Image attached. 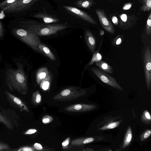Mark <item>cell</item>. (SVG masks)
Here are the masks:
<instances>
[{"mask_svg": "<svg viewBox=\"0 0 151 151\" xmlns=\"http://www.w3.org/2000/svg\"><path fill=\"white\" fill-rule=\"evenodd\" d=\"M6 83L10 90H15L22 95L27 94L28 91L27 76L23 69V65L17 63L16 69H7L5 73Z\"/></svg>", "mask_w": 151, "mask_h": 151, "instance_id": "6da1fadb", "label": "cell"}, {"mask_svg": "<svg viewBox=\"0 0 151 151\" xmlns=\"http://www.w3.org/2000/svg\"><path fill=\"white\" fill-rule=\"evenodd\" d=\"M19 25L22 28L29 30L39 36L55 34L69 27L65 24L39 23L33 21H22L19 22Z\"/></svg>", "mask_w": 151, "mask_h": 151, "instance_id": "7a4b0ae2", "label": "cell"}, {"mask_svg": "<svg viewBox=\"0 0 151 151\" xmlns=\"http://www.w3.org/2000/svg\"><path fill=\"white\" fill-rule=\"evenodd\" d=\"M13 35L33 49L40 52L38 46L41 43L39 37L34 33L23 28H14Z\"/></svg>", "mask_w": 151, "mask_h": 151, "instance_id": "3957f363", "label": "cell"}, {"mask_svg": "<svg viewBox=\"0 0 151 151\" xmlns=\"http://www.w3.org/2000/svg\"><path fill=\"white\" fill-rule=\"evenodd\" d=\"M86 93L85 89L72 86L66 88L53 97V100L60 101H68L78 98Z\"/></svg>", "mask_w": 151, "mask_h": 151, "instance_id": "277c9868", "label": "cell"}, {"mask_svg": "<svg viewBox=\"0 0 151 151\" xmlns=\"http://www.w3.org/2000/svg\"><path fill=\"white\" fill-rule=\"evenodd\" d=\"M39 0H20L2 9V10L8 13H18L29 9Z\"/></svg>", "mask_w": 151, "mask_h": 151, "instance_id": "5b68a950", "label": "cell"}, {"mask_svg": "<svg viewBox=\"0 0 151 151\" xmlns=\"http://www.w3.org/2000/svg\"><path fill=\"white\" fill-rule=\"evenodd\" d=\"M91 69L97 77L104 83L114 88L122 91L123 90L116 79L105 72L95 67L91 68Z\"/></svg>", "mask_w": 151, "mask_h": 151, "instance_id": "8992f818", "label": "cell"}, {"mask_svg": "<svg viewBox=\"0 0 151 151\" xmlns=\"http://www.w3.org/2000/svg\"><path fill=\"white\" fill-rule=\"evenodd\" d=\"M144 68L146 83L148 90L151 83V51L150 47L147 46L144 55Z\"/></svg>", "mask_w": 151, "mask_h": 151, "instance_id": "52a82bcc", "label": "cell"}, {"mask_svg": "<svg viewBox=\"0 0 151 151\" xmlns=\"http://www.w3.org/2000/svg\"><path fill=\"white\" fill-rule=\"evenodd\" d=\"M119 27L123 30L129 29L137 23L138 18L135 14L123 13L119 15Z\"/></svg>", "mask_w": 151, "mask_h": 151, "instance_id": "ba28073f", "label": "cell"}, {"mask_svg": "<svg viewBox=\"0 0 151 151\" xmlns=\"http://www.w3.org/2000/svg\"><path fill=\"white\" fill-rule=\"evenodd\" d=\"M6 99L10 104L21 111L29 112L26 103L22 99L11 93L8 91H4Z\"/></svg>", "mask_w": 151, "mask_h": 151, "instance_id": "9c48e42d", "label": "cell"}, {"mask_svg": "<svg viewBox=\"0 0 151 151\" xmlns=\"http://www.w3.org/2000/svg\"><path fill=\"white\" fill-rule=\"evenodd\" d=\"M95 11L99 22L103 28L110 34H114L115 33L114 27L108 20L104 10L98 8L96 9Z\"/></svg>", "mask_w": 151, "mask_h": 151, "instance_id": "30bf717a", "label": "cell"}, {"mask_svg": "<svg viewBox=\"0 0 151 151\" xmlns=\"http://www.w3.org/2000/svg\"><path fill=\"white\" fill-rule=\"evenodd\" d=\"M1 111H0V122L4 124L8 129L12 130L14 128V125L17 126V125L16 120L12 116V113L7 112V110L3 108L1 109Z\"/></svg>", "mask_w": 151, "mask_h": 151, "instance_id": "8fae6325", "label": "cell"}, {"mask_svg": "<svg viewBox=\"0 0 151 151\" xmlns=\"http://www.w3.org/2000/svg\"><path fill=\"white\" fill-rule=\"evenodd\" d=\"M63 7L86 21L93 24H97V22L89 14L84 11L73 6H64Z\"/></svg>", "mask_w": 151, "mask_h": 151, "instance_id": "7c38bea8", "label": "cell"}, {"mask_svg": "<svg viewBox=\"0 0 151 151\" xmlns=\"http://www.w3.org/2000/svg\"><path fill=\"white\" fill-rule=\"evenodd\" d=\"M95 106L85 104H77L71 105L66 107L65 110L71 112H82L89 111L93 109Z\"/></svg>", "mask_w": 151, "mask_h": 151, "instance_id": "4fadbf2b", "label": "cell"}, {"mask_svg": "<svg viewBox=\"0 0 151 151\" xmlns=\"http://www.w3.org/2000/svg\"><path fill=\"white\" fill-rule=\"evenodd\" d=\"M85 37L87 45L90 50L92 52H94L96 44V37L89 30L85 31Z\"/></svg>", "mask_w": 151, "mask_h": 151, "instance_id": "5bb4252c", "label": "cell"}, {"mask_svg": "<svg viewBox=\"0 0 151 151\" xmlns=\"http://www.w3.org/2000/svg\"><path fill=\"white\" fill-rule=\"evenodd\" d=\"M33 17L36 18L42 19L45 23L50 24L56 23L60 21L58 19L49 14L44 12L37 13L35 14L33 16Z\"/></svg>", "mask_w": 151, "mask_h": 151, "instance_id": "9a60e30c", "label": "cell"}, {"mask_svg": "<svg viewBox=\"0 0 151 151\" xmlns=\"http://www.w3.org/2000/svg\"><path fill=\"white\" fill-rule=\"evenodd\" d=\"M50 74L47 67H43L40 68L37 71L36 74V81L38 85Z\"/></svg>", "mask_w": 151, "mask_h": 151, "instance_id": "2e32d148", "label": "cell"}, {"mask_svg": "<svg viewBox=\"0 0 151 151\" xmlns=\"http://www.w3.org/2000/svg\"><path fill=\"white\" fill-rule=\"evenodd\" d=\"M40 53H43L50 59L53 60H56V58L50 49L45 44L41 43L38 46Z\"/></svg>", "mask_w": 151, "mask_h": 151, "instance_id": "e0dca14e", "label": "cell"}, {"mask_svg": "<svg viewBox=\"0 0 151 151\" xmlns=\"http://www.w3.org/2000/svg\"><path fill=\"white\" fill-rule=\"evenodd\" d=\"M74 4L78 7L89 9L91 6L96 3L93 1L89 0H77L75 2Z\"/></svg>", "mask_w": 151, "mask_h": 151, "instance_id": "ac0fdd59", "label": "cell"}, {"mask_svg": "<svg viewBox=\"0 0 151 151\" xmlns=\"http://www.w3.org/2000/svg\"><path fill=\"white\" fill-rule=\"evenodd\" d=\"M96 65L103 71L110 74L113 72L112 67L107 63L102 60L95 62Z\"/></svg>", "mask_w": 151, "mask_h": 151, "instance_id": "d6986e66", "label": "cell"}, {"mask_svg": "<svg viewBox=\"0 0 151 151\" xmlns=\"http://www.w3.org/2000/svg\"><path fill=\"white\" fill-rule=\"evenodd\" d=\"M102 42V41L101 42L98 49L93 53L91 61L86 67L85 68H86L88 66L92 65L95 62L101 60L102 58V56L99 53V51L101 46Z\"/></svg>", "mask_w": 151, "mask_h": 151, "instance_id": "ffe728a7", "label": "cell"}, {"mask_svg": "<svg viewBox=\"0 0 151 151\" xmlns=\"http://www.w3.org/2000/svg\"><path fill=\"white\" fill-rule=\"evenodd\" d=\"M93 141L94 139L92 137L80 138L73 140L71 143L73 145L78 146L89 143Z\"/></svg>", "mask_w": 151, "mask_h": 151, "instance_id": "44dd1931", "label": "cell"}, {"mask_svg": "<svg viewBox=\"0 0 151 151\" xmlns=\"http://www.w3.org/2000/svg\"><path fill=\"white\" fill-rule=\"evenodd\" d=\"M42 101V97L38 90L34 92L32 95L31 103L34 106H37L40 104Z\"/></svg>", "mask_w": 151, "mask_h": 151, "instance_id": "7402d4cb", "label": "cell"}, {"mask_svg": "<svg viewBox=\"0 0 151 151\" xmlns=\"http://www.w3.org/2000/svg\"><path fill=\"white\" fill-rule=\"evenodd\" d=\"M141 4L139 10L142 12H149L151 9V0H138Z\"/></svg>", "mask_w": 151, "mask_h": 151, "instance_id": "603a6c76", "label": "cell"}, {"mask_svg": "<svg viewBox=\"0 0 151 151\" xmlns=\"http://www.w3.org/2000/svg\"><path fill=\"white\" fill-rule=\"evenodd\" d=\"M51 77L50 74L43 80L40 84V87L43 90H47L50 87L51 83Z\"/></svg>", "mask_w": 151, "mask_h": 151, "instance_id": "cb8c5ba5", "label": "cell"}, {"mask_svg": "<svg viewBox=\"0 0 151 151\" xmlns=\"http://www.w3.org/2000/svg\"><path fill=\"white\" fill-rule=\"evenodd\" d=\"M132 138V133L131 127H129L127 131L124 141V148L128 146Z\"/></svg>", "mask_w": 151, "mask_h": 151, "instance_id": "d4e9b609", "label": "cell"}, {"mask_svg": "<svg viewBox=\"0 0 151 151\" xmlns=\"http://www.w3.org/2000/svg\"><path fill=\"white\" fill-rule=\"evenodd\" d=\"M146 32L148 36L151 34V13L149 14L147 21L146 24Z\"/></svg>", "mask_w": 151, "mask_h": 151, "instance_id": "484cf974", "label": "cell"}, {"mask_svg": "<svg viewBox=\"0 0 151 151\" xmlns=\"http://www.w3.org/2000/svg\"><path fill=\"white\" fill-rule=\"evenodd\" d=\"M11 147L8 144L0 140V151H11Z\"/></svg>", "mask_w": 151, "mask_h": 151, "instance_id": "4316f807", "label": "cell"}, {"mask_svg": "<svg viewBox=\"0 0 151 151\" xmlns=\"http://www.w3.org/2000/svg\"><path fill=\"white\" fill-rule=\"evenodd\" d=\"M123 36L122 35H119L116 36L112 42L114 45L116 46L120 45L123 41Z\"/></svg>", "mask_w": 151, "mask_h": 151, "instance_id": "83f0119b", "label": "cell"}, {"mask_svg": "<svg viewBox=\"0 0 151 151\" xmlns=\"http://www.w3.org/2000/svg\"><path fill=\"white\" fill-rule=\"evenodd\" d=\"M35 150L34 148L29 146H23L16 149H12L13 151H33Z\"/></svg>", "mask_w": 151, "mask_h": 151, "instance_id": "f1b7e54d", "label": "cell"}, {"mask_svg": "<svg viewBox=\"0 0 151 151\" xmlns=\"http://www.w3.org/2000/svg\"><path fill=\"white\" fill-rule=\"evenodd\" d=\"M119 124V122H115L110 123L107 126L104 127L100 129V130H104L108 129H112L117 127Z\"/></svg>", "mask_w": 151, "mask_h": 151, "instance_id": "f546056e", "label": "cell"}, {"mask_svg": "<svg viewBox=\"0 0 151 151\" xmlns=\"http://www.w3.org/2000/svg\"><path fill=\"white\" fill-rule=\"evenodd\" d=\"M18 0H5L0 3V9H2Z\"/></svg>", "mask_w": 151, "mask_h": 151, "instance_id": "4dcf8cb0", "label": "cell"}, {"mask_svg": "<svg viewBox=\"0 0 151 151\" xmlns=\"http://www.w3.org/2000/svg\"><path fill=\"white\" fill-rule=\"evenodd\" d=\"M143 118L145 120H150L151 119L150 115L147 111H145L143 114Z\"/></svg>", "mask_w": 151, "mask_h": 151, "instance_id": "1f68e13d", "label": "cell"}, {"mask_svg": "<svg viewBox=\"0 0 151 151\" xmlns=\"http://www.w3.org/2000/svg\"><path fill=\"white\" fill-rule=\"evenodd\" d=\"M37 131L35 129H29L24 132L23 134L25 135L31 134L35 133Z\"/></svg>", "mask_w": 151, "mask_h": 151, "instance_id": "d6a6232c", "label": "cell"}, {"mask_svg": "<svg viewBox=\"0 0 151 151\" xmlns=\"http://www.w3.org/2000/svg\"><path fill=\"white\" fill-rule=\"evenodd\" d=\"M132 4V3H131L125 4L123 7V9L124 10H127L131 8Z\"/></svg>", "mask_w": 151, "mask_h": 151, "instance_id": "836d02e7", "label": "cell"}, {"mask_svg": "<svg viewBox=\"0 0 151 151\" xmlns=\"http://www.w3.org/2000/svg\"><path fill=\"white\" fill-rule=\"evenodd\" d=\"M112 22L115 25H117L119 24V20L116 16H113L111 18Z\"/></svg>", "mask_w": 151, "mask_h": 151, "instance_id": "e575fe53", "label": "cell"}, {"mask_svg": "<svg viewBox=\"0 0 151 151\" xmlns=\"http://www.w3.org/2000/svg\"><path fill=\"white\" fill-rule=\"evenodd\" d=\"M34 146L35 148L38 150H41L43 149L42 145L38 143H35L34 145Z\"/></svg>", "mask_w": 151, "mask_h": 151, "instance_id": "d590c367", "label": "cell"}, {"mask_svg": "<svg viewBox=\"0 0 151 151\" xmlns=\"http://www.w3.org/2000/svg\"><path fill=\"white\" fill-rule=\"evenodd\" d=\"M151 134V131L150 130H148L143 135V137L145 139H147L149 137Z\"/></svg>", "mask_w": 151, "mask_h": 151, "instance_id": "8d00e7d4", "label": "cell"}, {"mask_svg": "<svg viewBox=\"0 0 151 151\" xmlns=\"http://www.w3.org/2000/svg\"><path fill=\"white\" fill-rule=\"evenodd\" d=\"M4 29L2 23L0 21V38L3 35Z\"/></svg>", "mask_w": 151, "mask_h": 151, "instance_id": "74e56055", "label": "cell"}, {"mask_svg": "<svg viewBox=\"0 0 151 151\" xmlns=\"http://www.w3.org/2000/svg\"><path fill=\"white\" fill-rule=\"evenodd\" d=\"M69 138H68L64 141L62 143L63 146H65L68 145L69 143Z\"/></svg>", "mask_w": 151, "mask_h": 151, "instance_id": "f35d334b", "label": "cell"}, {"mask_svg": "<svg viewBox=\"0 0 151 151\" xmlns=\"http://www.w3.org/2000/svg\"><path fill=\"white\" fill-rule=\"evenodd\" d=\"M50 119H51L49 117H45L43 118L42 121L43 123H47L50 121Z\"/></svg>", "mask_w": 151, "mask_h": 151, "instance_id": "ab89813d", "label": "cell"}, {"mask_svg": "<svg viewBox=\"0 0 151 151\" xmlns=\"http://www.w3.org/2000/svg\"><path fill=\"white\" fill-rule=\"evenodd\" d=\"M104 33V31L103 30L101 29L100 30L99 34L100 35L102 36L103 35Z\"/></svg>", "mask_w": 151, "mask_h": 151, "instance_id": "60d3db41", "label": "cell"}, {"mask_svg": "<svg viewBox=\"0 0 151 151\" xmlns=\"http://www.w3.org/2000/svg\"><path fill=\"white\" fill-rule=\"evenodd\" d=\"M109 0V1H116V0Z\"/></svg>", "mask_w": 151, "mask_h": 151, "instance_id": "b9f144b4", "label": "cell"}, {"mask_svg": "<svg viewBox=\"0 0 151 151\" xmlns=\"http://www.w3.org/2000/svg\"><path fill=\"white\" fill-rule=\"evenodd\" d=\"M91 0V1H93L94 0Z\"/></svg>", "mask_w": 151, "mask_h": 151, "instance_id": "7bdbcfd3", "label": "cell"}, {"mask_svg": "<svg viewBox=\"0 0 151 151\" xmlns=\"http://www.w3.org/2000/svg\"></svg>", "mask_w": 151, "mask_h": 151, "instance_id": "ee69618b", "label": "cell"}]
</instances>
